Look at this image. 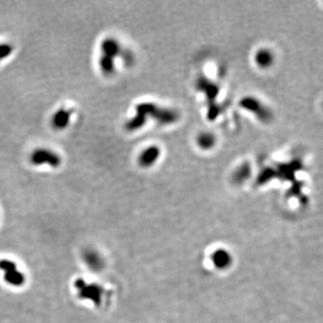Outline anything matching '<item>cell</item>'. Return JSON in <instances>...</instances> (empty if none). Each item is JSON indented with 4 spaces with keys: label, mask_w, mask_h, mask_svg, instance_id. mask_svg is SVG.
I'll return each mask as SVG.
<instances>
[{
    "label": "cell",
    "mask_w": 323,
    "mask_h": 323,
    "mask_svg": "<svg viewBox=\"0 0 323 323\" xmlns=\"http://www.w3.org/2000/svg\"><path fill=\"white\" fill-rule=\"evenodd\" d=\"M99 66L103 74L110 77L115 72V64L114 59L109 56L102 55L99 59Z\"/></svg>",
    "instance_id": "12"
},
{
    "label": "cell",
    "mask_w": 323,
    "mask_h": 323,
    "mask_svg": "<svg viewBox=\"0 0 323 323\" xmlns=\"http://www.w3.org/2000/svg\"><path fill=\"white\" fill-rule=\"evenodd\" d=\"M197 145L203 150H210L217 143V137L211 132H201L197 136Z\"/></svg>",
    "instance_id": "11"
},
{
    "label": "cell",
    "mask_w": 323,
    "mask_h": 323,
    "mask_svg": "<svg viewBox=\"0 0 323 323\" xmlns=\"http://www.w3.org/2000/svg\"><path fill=\"white\" fill-rule=\"evenodd\" d=\"M30 161L33 166L48 165L52 168H58L62 163V158L58 153L49 148L40 147L33 151L30 155Z\"/></svg>",
    "instance_id": "3"
},
{
    "label": "cell",
    "mask_w": 323,
    "mask_h": 323,
    "mask_svg": "<svg viewBox=\"0 0 323 323\" xmlns=\"http://www.w3.org/2000/svg\"><path fill=\"white\" fill-rule=\"evenodd\" d=\"M161 154V149L156 146H150L145 148L139 156V164L144 168H147L154 165Z\"/></svg>",
    "instance_id": "4"
},
{
    "label": "cell",
    "mask_w": 323,
    "mask_h": 323,
    "mask_svg": "<svg viewBox=\"0 0 323 323\" xmlns=\"http://www.w3.org/2000/svg\"><path fill=\"white\" fill-rule=\"evenodd\" d=\"M147 122V118L143 114L136 112V115L126 122L125 128L129 131H135L141 129Z\"/></svg>",
    "instance_id": "13"
},
{
    "label": "cell",
    "mask_w": 323,
    "mask_h": 323,
    "mask_svg": "<svg viewBox=\"0 0 323 323\" xmlns=\"http://www.w3.org/2000/svg\"><path fill=\"white\" fill-rule=\"evenodd\" d=\"M73 115V110L60 108L53 114L52 119V125L57 130H62L70 125V120Z\"/></svg>",
    "instance_id": "6"
},
{
    "label": "cell",
    "mask_w": 323,
    "mask_h": 323,
    "mask_svg": "<svg viewBox=\"0 0 323 323\" xmlns=\"http://www.w3.org/2000/svg\"><path fill=\"white\" fill-rule=\"evenodd\" d=\"M254 60L258 66L261 68H268L274 62V54L268 49H260L254 56Z\"/></svg>",
    "instance_id": "10"
},
{
    "label": "cell",
    "mask_w": 323,
    "mask_h": 323,
    "mask_svg": "<svg viewBox=\"0 0 323 323\" xmlns=\"http://www.w3.org/2000/svg\"><path fill=\"white\" fill-rule=\"evenodd\" d=\"M83 261L86 267L93 272H100L104 267L102 255L96 250H86L83 254Z\"/></svg>",
    "instance_id": "5"
},
{
    "label": "cell",
    "mask_w": 323,
    "mask_h": 323,
    "mask_svg": "<svg viewBox=\"0 0 323 323\" xmlns=\"http://www.w3.org/2000/svg\"><path fill=\"white\" fill-rule=\"evenodd\" d=\"M77 296L81 300L90 301L96 306H100L103 301L104 289L96 283H87L84 279H77L74 284Z\"/></svg>",
    "instance_id": "2"
},
{
    "label": "cell",
    "mask_w": 323,
    "mask_h": 323,
    "mask_svg": "<svg viewBox=\"0 0 323 323\" xmlns=\"http://www.w3.org/2000/svg\"><path fill=\"white\" fill-rule=\"evenodd\" d=\"M136 112L143 114L147 119L148 116L154 118L158 123L163 125L174 123L179 119V114L175 110L157 106L152 103H142L137 104L136 106Z\"/></svg>",
    "instance_id": "1"
},
{
    "label": "cell",
    "mask_w": 323,
    "mask_h": 323,
    "mask_svg": "<svg viewBox=\"0 0 323 323\" xmlns=\"http://www.w3.org/2000/svg\"><path fill=\"white\" fill-rule=\"evenodd\" d=\"M250 168L248 164H243L235 171L234 178L236 181H242L250 175Z\"/></svg>",
    "instance_id": "14"
},
{
    "label": "cell",
    "mask_w": 323,
    "mask_h": 323,
    "mask_svg": "<svg viewBox=\"0 0 323 323\" xmlns=\"http://www.w3.org/2000/svg\"><path fill=\"white\" fill-rule=\"evenodd\" d=\"M3 279L8 285L14 287H22L26 281V275L24 274V272L19 270L18 267L5 271Z\"/></svg>",
    "instance_id": "8"
},
{
    "label": "cell",
    "mask_w": 323,
    "mask_h": 323,
    "mask_svg": "<svg viewBox=\"0 0 323 323\" xmlns=\"http://www.w3.org/2000/svg\"><path fill=\"white\" fill-rule=\"evenodd\" d=\"M241 103L245 109L251 110L254 113L259 114L258 116L262 121H268L271 118L268 110L265 109V107L260 102H258L257 100L253 98H245L242 100Z\"/></svg>",
    "instance_id": "7"
},
{
    "label": "cell",
    "mask_w": 323,
    "mask_h": 323,
    "mask_svg": "<svg viewBox=\"0 0 323 323\" xmlns=\"http://www.w3.org/2000/svg\"><path fill=\"white\" fill-rule=\"evenodd\" d=\"M13 51H14V47L10 43H7V42L0 43V60L11 55Z\"/></svg>",
    "instance_id": "15"
},
{
    "label": "cell",
    "mask_w": 323,
    "mask_h": 323,
    "mask_svg": "<svg viewBox=\"0 0 323 323\" xmlns=\"http://www.w3.org/2000/svg\"><path fill=\"white\" fill-rule=\"evenodd\" d=\"M101 49L103 55L109 56L112 59H115V57L118 56H121V52L123 51L120 42L112 37L105 38L101 43Z\"/></svg>",
    "instance_id": "9"
}]
</instances>
